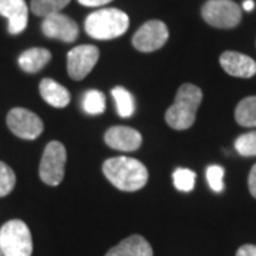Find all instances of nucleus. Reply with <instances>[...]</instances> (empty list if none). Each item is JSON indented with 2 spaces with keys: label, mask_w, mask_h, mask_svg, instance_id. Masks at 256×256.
<instances>
[{
  "label": "nucleus",
  "mask_w": 256,
  "mask_h": 256,
  "mask_svg": "<svg viewBox=\"0 0 256 256\" xmlns=\"http://www.w3.org/2000/svg\"><path fill=\"white\" fill-rule=\"evenodd\" d=\"M222 68L234 77L249 78L256 74V62L249 56L236 53V52H225L220 57Z\"/></svg>",
  "instance_id": "nucleus-12"
},
{
  "label": "nucleus",
  "mask_w": 256,
  "mask_h": 256,
  "mask_svg": "<svg viewBox=\"0 0 256 256\" xmlns=\"http://www.w3.org/2000/svg\"><path fill=\"white\" fill-rule=\"evenodd\" d=\"M204 20L216 28H234L242 18V10L232 0H208L202 6Z\"/></svg>",
  "instance_id": "nucleus-5"
},
{
  "label": "nucleus",
  "mask_w": 256,
  "mask_h": 256,
  "mask_svg": "<svg viewBox=\"0 0 256 256\" xmlns=\"http://www.w3.org/2000/svg\"><path fill=\"white\" fill-rule=\"evenodd\" d=\"M16 185V175L9 165L0 161V196H6Z\"/></svg>",
  "instance_id": "nucleus-23"
},
{
  "label": "nucleus",
  "mask_w": 256,
  "mask_h": 256,
  "mask_svg": "<svg viewBox=\"0 0 256 256\" xmlns=\"http://www.w3.org/2000/svg\"><path fill=\"white\" fill-rule=\"evenodd\" d=\"M202 101V90L194 84H184L175 96L174 104L165 112L168 126L174 130H186L195 122Z\"/></svg>",
  "instance_id": "nucleus-2"
},
{
  "label": "nucleus",
  "mask_w": 256,
  "mask_h": 256,
  "mask_svg": "<svg viewBox=\"0 0 256 256\" xmlns=\"http://www.w3.org/2000/svg\"><path fill=\"white\" fill-rule=\"evenodd\" d=\"M254 8H255L254 0H245V2H244V9L246 10V12H252Z\"/></svg>",
  "instance_id": "nucleus-28"
},
{
  "label": "nucleus",
  "mask_w": 256,
  "mask_h": 256,
  "mask_svg": "<svg viewBox=\"0 0 256 256\" xmlns=\"http://www.w3.org/2000/svg\"><path fill=\"white\" fill-rule=\"evenodd\" d=\"M195 178H196L195 172L188 170V168H178V170H175L174 174H172L174 186L178 191L182 192H191L194 190Z\"/></svg>",
  "instance_id": "nucleus-21"
},
{
  "label": "nucleus",
  "mask_w": 256,
  "mask_h": 256,
  "mask_svg": "<svg viewBox=\"0 0 256 256\" xmlns=\"http://www.w3.org/2000/svg\"><path fill=\"white\" fill-rule=\"evenodd\" d=\"M3 256H32L33 240L28 226L20 220H12L0 228Z\"/></svg>",
  "instance_id": "nucleus-4"
},
{
  "label": "nucleus",
  "mask_w": 256,
  "mask_h": 256,
  "mask_svg": "<svg viewBox=\"0 0 256 256\" xmlns=\"http://www.w3.org/2000/svg\"><path fill=\"white\" fill-rule=\"evenodd\" d=\"M236 122L244 127H256V96L240 101L235 110Z\"/></svg>",
  "instance_id": "nucleus-17"
},
{
  "label": "nucleus",
  "mask_w": 256,
  "mask_h": 256,
  "mask_svg": "<svg viewBox=\"0 0 256 256\" xmlns=\"http://www.w3.org/2000/svg\"><path fill=\"white\" fill-rule=\"evenodd\" d=\"M236 256H256L255 245H244L238 249Z\"/></svg>",
  "instance_id": "nucleus-26"
},
{
  "label": "nucleus",
  "mask_w": 256,
  "mask_h": 256,
  "mask_svg": "<svg viewBox=\"0 0 256 256\" xmlns=\"http://www.w3.org/2000/svg\"><path fill=\"white\" fill-rule=\"evenodd\" d=\"M8 127L23 140H36L43 132V121L33 111L26 108H13L8 114Z\"/></svg>",
  "instance_id": "nucleus-9"
},
{
  "label": "nucleus",
  "mask_w": 256,
  "mask_h": 256,
  "mask_svg": "<svg viewBox=\"0 0 256 256\" xmlns=\"http://www.w3.org/2000/svg\"><path fill=\"white\" fill-rule=\"evenodd\" d=\"M224 174H225V170L220 165H210L206 170L208 184L215 192L224 191Z\"/></svg>",
  "instance_id": "nucleus-24"
},
{
  "label": "nucleus",
  "mask_w": 256,
  "mask_h": 256,
  "mask_svg": "<svg viewBox=\"0 0 256 256\" xmlns=\"http://www.w3.org/2000/svg\"><path fill=\"white\" fill-rule=\"evenodd\" d=\"M106 144L120 151H136L142 144V137L137 130L130 127H111L106 132Z\"/></svg>",
  "instance_id": "nucleus-13"
},
{
  "label": "nucleus",
  "mask_w": 256,
  "mask_h": 256,
  "mask_svg": "<svg viewBox=\"0 0 256 256\" xmlns=\"http://www.w3.org/2000/svg\"><path fill=\"white\" fill-rule=\"evenodd\" d=\"M100 58V50L92 44H82L67 54V72L73 80L86 78Z\"/></svg>",
  "instance_id": "nucleus-8"
},
{
  "label": "nucleus",
  "mask_w": 256,
  "mask_h": 256,
  "mask_svg": "<svg viewBox=\"0 0 256 256\" xmlns=\"http://www.w3.org/2000/svg\"><path fill=\"white\" fill-rule=\"evenodd\" d=\"M38 90H40L43 100L56 108H63L66 106H68V102H70L68 90L63 87L62 84L54 82L53 78H43L40 82Z\"/></svg>",
  "instance_id": "nucleus-15"
},
{
  "label": "nucleus",
  "mask_w": 256,
  "mask_h": 256,
  "mask_svg": "<svg viewBox=\"0 0 256 256\" xmlns=\"http://www.w3.org/2000/svg\"><path fill=\"white\" fill-rule=\"evenodd\" d=\"M66 160H67L66 146L58 141L48 142L44 148L43 158L38 168V175L42 181L52 186H56L62 182L64 178Z\"/></svg>",
  "instance_id": "nucleus-6"
},
{
  "label": "nucleus",
  "mask_w": 256,
  "mask_h": 256,
  "mask_svg": "<svg viewBox=\"0 0 256 256\" xmlns=\"http://www.w3.org/2000/svg\"><path fill=\"white\" fill-rule=\"evenodd\" d=\"M112 0H78V3L87 8H98V6H104L107 3H110Z\"/></svg>",
  "instance_id": "nucleus-27"
},
{
  "label": "nucleus",
  "mask_w": 256,
  "mask_h": 256,
  "mask_svg": "<svg viewBox=\"0 0 256 256\" xmlns=\"http://www.w3.org/2000/svg\"><path fill=\"white\" fill-rule=\"evenodd\" d=\"M0 16L8 18L10 34H20L28 28V8L24 0H0Z\"/></svg>",
  "instance_id": "nucleus-11"
},
{
  "label": "nucleus",
  "mask_w": 256,
  "mask_h": 256,
  "mask_svg": "<svg viewBox=\"0 0 256 256\" xmlns=\"http://www.w3.org/2000/svg\"><path fill=\"white\" fill-rule=\"evenodd\" d=\"M68 3L70 0H32L30 9L36 16L44 18L54 13H62Z\"/></svg>",
  "instance_id": "nucleus-19"
},
{
  "label": "nucleus",
  "mask_w": 256,
  "mask_h": 256,
  "mask_svg": "<svg viewBox=\"0 0 256 256\" xmlns=\"http://www.w3.org/2000/svg\"><path fill=\"white\" fill-rule=\"evenodd\" d=\"M112 98L116 101V107H117V112L120 117L122 118H128L134 114V97L132 94L126 90L124 87H116L112 88Z\"/></svg>",
  "instance_id": "nucleus-18"
},
{
  "label": "nucleus",
  "mask_w": 256,
  "mask_h": 256,
  "mask_svg": "<svg viewBox=\"0 0 256 256\" xmlns=\"http://www.w3.org/2000/svg\"><path fill=\"white\" fill-rule=\"evenodd\" d=\"M168 28L161 20H150L138 28L132 37V46L138 52L151 53L160 50L168 40Z\"/></svg>",
  "instance_id": "nucleus-7"
},
{
  "label": "nucleus",
  "mask_w": 256,
  "mask_h": 256,
  "mask_svg": "<svg viewBox=\"0 0 256 256\" xmlns=\"http://www.w3.org/2000/svg\"><path fill=\"white\" fill-rule=\"evenodd\" d=\"M130 18L118 9H101L92 12L84 22L86 33L97 40H111L127 32Z\"/></svg>",
  "instance_id": "nucleus-3"
},
{
  "label": "nucleus",
  "mask_w": 256,
  "mask_h": 256,
  "mask_svg": "<svg viewBox=\"0 0 256 256\" xmlns=\"http://www.w3.org/2000/svg\"><path fill=\"white\" fill-rule=\"evenodd\" d=\"M42 32L44 33V36L64 43H73L78 37L77 23L63 13H54L43 18Z\"/></svg>",
  "instance_id": "nucleus-10"
},
{
  "label": "nucleus",
  "mask_w": 256,
  "mask_h": 256,
  "mask_svg": "<svg viewBox=\"0 0 256 256\" xmlns=\"http://www.w3.org/2000/svg\"><path fill=\"white\" fill-rule=\"evenodd\" d=\"M82 110L87 114L97 116L106 110V97L98 90H90L82 97Z\"/></svg>",
  "instance_id": "nucleus-20"
},
{
  "label": "nucleus",
  "mask_w": 256,
  "mask_h": 256,
  "mask_svg": "<svg viewBox=\"0 0 256 256\" xmlns=\"http://www.w3.org/2000/svg\"><path fill=\"white\" fill-rule=\"evenodd\" d=\"M248 185H249V191L256 198V164L252 166L250 174H249V180H248Z\"/></svg>",
  "instance_id": "nucleus-25"
},
{
  "label": "nucleus",
  "mask_w": 256,
  "mask_h": 256,
  "mask_svg": "<svg viewBox=\"0 0 256 256\" xmlns=\"http://www.w3.org/2000/svg\"><path fill=\"white\" fill-rule=\"evenodd\" d=\"M0 256H3V252H2V248H0Z\"/></svg>",
  "instance_id": "nucleus-29"
},
{
  "label": "nucleus",
  "mask_w": 256,
  "mask_h": 256,
  "mask_svg": "<svg viewBox=\"0 0 256 256\" xmlns=\"http://www.w3.org/2000/svg\"><path fill=\"white\" fill-rule=\"evenodd\" d=\"M106 178L121 191L134 192L146 186L148 171L146 165L136 158L116 156L107 160L102 165Z\"/></svg>",
  "instance_id": "nucleus-1"
},
{
  "label": "nucleus",
  "mask_w": 256,
  "mask_h": 256,
  "mask_svg": "<svg viewBox=\"0 0 256 256\" xmlns=\"http://www.w3.org/2000/svg\"><path fill=\"white\" fill-rule=\"evenodd\" d=\"M235 148L239 156H256V131L242 134L235 141Z\"/></svg>",
  "instance_id": "nucleus-22"
},
{
  "label": "nucleus",
  "mask_w": 256,
  "mask_h": 256,
  "mask_svg": "<svg viewBox=\"0 0 256 256\" xmlns=\"http://www.w3.org/2000/svg\"><path fill=\"white\" fill-rule=\"evenodd\" d=\"M52 60V53L43 47H33L18 56V66L26 73L40 72Z\"/></svg>",
  "instance_id": "nucleus-16"
},
{
  "label": "nucleus",
  "mask_w": 256,
  "mask_h": 256,
  "mask_svg": "<svg viewBox=\"0 0 256 256\" xmlns=\"http://www.w3.org/2000/svg\"><path fill=\"white\" fill-rule=\"evenodd\" d=\"M106 256H152V248L146 238L132 235L111 248Z\"/></svg>",
  "instance_id": "nucleus-14"
}]
</instances>
